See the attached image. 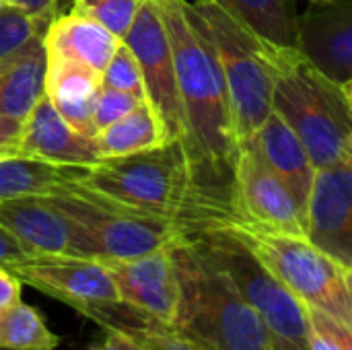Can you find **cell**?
Wrapping results in <instances>:
<instances>
[{"label": "cell", "mask_w": 352, "mask_h": 350, "mask_svg": "<svg viewBox=\"0 0 352 350\" xmlns=\"http://www.w3.org/2000/svg\"><path fill=\"white\" fill-rule=\"evenodd\" d=\"M307 316V350H352V326L314 307Z\"/></svg>", "instance_id": "obj_27"}, {"label": "cell", "mask_w": 352, "mask_h": 350, "mask_svg": "<svg viewBox=\"0 0 352 350\" xmlns=\"http://www.w3.org/2000/svg\"><path fill=\"white\" fill-rule=\"evenodd\" d=\"M70 167L27 157H0V202L21 196L52 194L72 179Z\"/></svg>", "instance_id": "obj_23"}, {"label": "cell", "mask_w": 352, "mask_h": 350, "mask_svg": "<svg viewBox=\"0 0 352 350\" xmlns=\"http://www.w3.org/2000/svg\"><path fill=\"white\" fill-rule=\"evenodd\" d=\"M45 196L80 227L91 258L101 262L138 258L167 248L184 235L169 221L118 210L76 192L70 184Z\"/></svg>", "instance_id": "obj_8"}, {"label": "cell", "mask_w": 352, "mask_h": 350, "mask_svg": "<svg viewBox=\"0 0 352 350\" xmlns=\"http://www.w3.org/2000/svg\"><path fill=\"white\" fill-rule=\"evenodd\" d=\"M305 217L307 241L352 268V159L316 169Z\"/></svg>", "instance_id": "obj_12"}, {"label": "cell", "mask_w": 352, "mask_h": 350, "mask_svg": "<svg viewBox=\"0 0 352 350\" xmlns=\"http://www.w3.org/2000/svg\"><path fill=\"white\" fill-rule=\"evenodd\" d=\"M122 41L134 52L142 68L146 101L161 116L169 138L186 144L188 149V126L177 89L173 54L165 25L153 0L142 2L132 29Z\"/></svg>", "instance_id": "obj_10"}, {"label": "cell", "mask_w": 352, "mask_h": 350, "mask_svg": "<svg viewBox=\"0 0 352 350\" xmlns=\"http://www.w3.org/2000/svg\"><path fill=\"white\" fill-rule=\"evenodd\" d=\"M60 336L47 328L45 318L31 305L19 301L0 307V350H54Z\"/></svg>", "instance_id": "obj_24"}, {"label": "cell", "mask_w": 352, "mask_h": 350, "mask_svg": "<svg viewBox=\"0 0 352 350\" xmlns=\"http://www.w3.org/2000/svg\"><path fill=\"white\" fill-rule=\"evenodd\" d=\"M87 350H140L134 342H130L128 338L113 334V332H105V336L97 342H93Z\"/></svg>", "instance_id": "obj_34"}, {"label": "cell", "mask_w": 352, "mask_h": 350, "mask_svg": "<svg viewBox=\"0 0 352 350\" xmlns=\"http://www.w3.org/2000/svg\"><path fill=\"white\" fill-rule=\"evenodd\" d=\"M231 202L235 221L307 239V217L303 204L274 173L264 167L252 142L237 146Z\"/></svg>", "instance_id": "obj_9"}, {"label": "cell", "mask_w": 352, "mask_h": 350, "mask_svg": "<svg viewBox=\"0 0 352 350\" xmlns=\"http://www.w3.org/2000/svg\"><path fill=\"white\" fill-rule=\"evenodd\" d=\"M23 285L58 299L68 307L85 303L118 301V291L101 260L76 256H31L8 266Z\"/></svg>", "instance_id": "obj_11"}, {"label": "cell", "mask_w": 352, "mask_h": 350, "mask_svg": "<svg viewBox=\"0 0 352 350\" xmlns=\"http://www.w3.org/2000/svg\"><path fill=\"white\" fill-rule=\"evenodd\" d=\"M23 283L6 268L0 266V307H8L21 301Z\"/></svg>", "instance_id": "obj_33"}, {"label": "cell", "mask_w": 352, "mask_h": 350, "mask_svg": "<svg viewBox=\"0 0 352 350\" xmlns=\"http://www.w3.org/2000/svg\"><path fill=\"white\" fill-rule=\"evenodd\" d=\"M6 8H12V0H0V14H2Z\"/></svg>", "instance_id": "obj_36"}, {"label": "cell", "mask_w": 352, "mask_h": 350, "mask_svg": "<svg viewBox=\"0 0 352 350\" xmlns=\"http://www.w3.org/2000/svg\"><path fill=\"white\" fill-rule=\"evenodd\" d=\"M140 103H142V99H138L130 93H122V91L101 87V91L97 95V103H95V116H93L95 130L99 132L101 128L118 122L120 118H124L126 113L136 109Z\"/></svg>", "instance_id": "obj_29"}, {"label": "cell", "mask_w": 352, "mask_h": 350, "mask_svg": "<svg viewBox=\"0 0 352 350\" xmlns=\"http://www.w3.org/2000/svg\"><path fill=\"white\" fill-rule=\"evenodd\" d=\"M258 41L272 76V111L303 142L314 167L352 159V83L332 80L297 47Z\"/></svg>", "instance_id": "obj_3"}, {"label": "cell", "mask_w": 352, "mask_h": 350, "mask_svg": "<svg viewBox=\"0 0 352 350\" xmlns=\"http://www.w3.org/2000/svg\"><path fill=\"white\" fill-rule=\"evenodd\" d=\"M122 41L93 19L66 12L54 17L43 33L47 58H72L99 72L107 66Z\"/></svg>", "instance_id": "obj_20"}, {"label": "cell", "mask_w": 352, "mask_h": 350, "mask_svg": "<svg viewBox=\"0 0 352 350\" xmlns=\"http://www.w3.org/2000/svg\"><path fill=\"white\" fill-rule=\"evenodd\" d=\"M227 225L303 307L320 309L352 326V268L305 237L274 233L243 221Z\"/></svg>", "instance_id": "obj_5"}, {"label": "cell", "mask_w": 352, "mask_h": 350, "mask_svg": "<svg viewBox=\"0 0 352 350\" xmlns=\"http://www.w3.org/2000/svg\"><path fill=\"white\" fill-rule=\"evenodd\" d=\"M297 50L332 80L352 83V0L309 2L299 14Z\"/></svg>", "instance_id": "obj_14"}, {"label": "cell", "mask_w": 352, "mask_h": 350, "mask_svg": "<svg viewBox=\"0 0 352 350\" xmlns=\"http://www.w3.org/2000/svg\"><path fill=\"white\" fill-rule=\"evenodd\" d=\"M70 186L118 210L169 221L184 233L235 221L231 196L200 184L186 144L177 140L74 169Z\"/></svg>", "instance_id": "obj_1"}, {"label": "cell", "mask_w": 352, "mask_h": 350, "mask_svg": "<svg viewBox=\"0 0 352 350\" xmlns=\"http://www.w3.org/2000/svg\"><path fill=\"white\" fill-rule=\"evenodd\" d=\"M186 12L210 43L221 66L237 146L250 142L272 111V76L262 58L258 35L206 0L186 2Z\"/></svg>", "instance_id": "obj_6"}, {"label": "cell", "mask_w": 352, "mask_h": 350, "mask_svg": "<svg viewBox=\"0 0 352 350\" xmlns=\"http://www.w3.org/2000/svg\"><path fill=\"white\" fill-rule=\"evenodd\" d=\"M309 2H334V0H309Z\"/></svg>", "instance_id": "obj_37"}, {"label": "cell", "mask_w": 352, "mask_h": 350, "mask_svg": "<svg viewBox=\"0 0 352 350\" xmlns=\"http://www.w3.org/2000/svg\"><path fill=\"white\" fill-rule=\"evenodd\" d=\"M250 142L264 167L274 173L305 208L316 167L297 134L274 111H270Z\"/></svg>", "instance_id": "obj_18"}, {"label": "cell", "mask_w": 352, "mask_h": 350, "mask_svg": "<svg viewBox=\"0 0 352 350\" xmlns=\"http://www.w3.org/2000/svg\"><path fill=\"white\" fill-rule=\"evenodd\" d=\"M264 41L297 47L299 12L295 0H206Z\"/></svg>", "instance_id": "obj_22"}, {"label": "cell", "mask_w": 352, "mask_h": 350, "mask_svg": "<svg viewBox=\"0 0 352 350\" xmlns=\"http://www.w3.org/2000/svg\"><path fill=\"white\" fill-rule=\"evenodd\" d=\"M101 72L72 58H47L45 97L56 111L80 134L95 136V103L101 91Z\"/></svg>", "instance_id": "obj_17"}, {"label": "cell", "mask_w": 352, "mask_h": 350, "mask_svg": "<svg viewBox=\"0 0 352 350\" xmlns=\"http://www.w3.org/2000/svg\"><path fill=\"white\" fill-rule=\"evenodd\" d=\"M270 350H307V347L289 342V340H280V338H272V347Z\"/></svg>", "instance_id": "obj_35"}, {"label": "cell", "mask_w": 352, "mask_h": 350, "mask_svg": "<svg viewBox=\"0 0 352 350\" xmlns=\"http://www.w3.org/2000/svg\"><path fill=\"white\" fill-rule=\"evenodd\" d=\"M58 6L60 0H12V8L25 12L27 17L50 25L54 17H58Z\"/></svg>", "instance_id": "obj_30"}, {"label": "cell", "mask_w": 352, "mask_h": 350, "mask_svg": "<svg viewBox=\"0 0 352 350\" xmlns=\"http://www.w3.org/2000/svg\"><path fill=\"white\" fill-rule=\"evenodd\" d=\"M23 120L0 116V157H16V140L21 134Z\"/></svg>", "instance_id": "obj_32"}, {"label": "cell", "mask_w": 352, "mask_h": 350, "mask_svg": "<svg viewBox=\"0 0 352 350\" xmlns=\"http://www.w3.org/2000/svg\"><path fill=\"white\" fill-rule=\"evenodd\" d=\"M186 239L212 262L258 314L272 338L307 347L305 307L276 281L254 252L229 229L227 223L184 233Z\"/></svg>", "instance_id": "obj_7"}, {"label": "cell", "mask_w": 352, "mask_h": 350, "mask_svg": "<svg viewBox=\"0 0 352 350\" xmlns=\"http://www.w3.org/2000/svg\"><path fill=\"white\" fill-rule=\"evenodd\" d=\"M101 159H118L128 155L146 153L171 142L161 116L148 101L120 118L118 122L101 128L93 136Z\"/></svg>", "instance_id": "obj_21"}, {"label": "cell", "mask_w": 352, "mask_h": 350, "mask_svg": "<svg viewBox=\"0 0 352 350\" xmlns=\"http://www.w3.org/2000/svg\"><path fill=\"white\" fill-rule=\"evenodd\" d=\"M113 278L120 301L171 326L177 311V278L169 245L157 252L103 262Z\"/></svg>", "instance_id": "obj_15"}, {"label": "cell", "mask_w": 352, "mask_h": 350, "mask_svg": "<svg viewBox=\"0 0 352 350\" xmlns=\"http://www.w3.org/2000/svg\"><path fill=\"white\" fill-rule=\"evenodd\" d=\"M144 0H72L70 12L93 19L120 41L132 29Z\"/></svg>", "instance_id": "obj_25"}, {"label": "cell", "mask_w": 352, "mask_h": 350, "mask_svg": "<svg viewBox=\"0 0 352 350\" xmlns=\"http://www.w3.org/2000/svg\"><path fill=\"white\" fill-rule=\"evenodd\" d=\"M47 25L27 17L16 8H6L0 14V60L23 45L31 35L45 31Z\"/></svg>", "instance_id": "obj_28"}, {"label": "cell", "mask_w": 352, "mask_h": 350, "mask_svg": "<svg viewBox=\"0 0 352 350\" xmlns=\"http://www.w3.org/2000/svg\"><path fill=\"white\" fill-rule=\"evenodd\" d=\"M27 258H31V254L4 227H0V266L8 268V266L23 262Z\"/></svg>", "instance_id": "obj_31"}, {"label": "cell", "mask_w": 352, "mask_h": 350, "mask_svg": "<svg viewBox=\"0 0 352 350\" xmlns=\"http://www.w3.org/2000/svg\"><path fill=\"white\" fill-rule=\"evenodd\" d=\"M173 54L188 126V153L202 186L231 196L237 136L217 56L186 12V0H153Z\"/></svg>", "instance_id": "obj_2"}, {"label": "cell", "mask_w": 352, "mask_h": 350, "mask_svg": "<svg viewBox=\"0 0 352 350\" xmlns=\"http://www.w3.org/2000/svg\"><path fill=\"white\" fill-rule=\"evenodd\" d=\"M0 227H4L31 256L91 258L80 227L45 194L0 202Z\"/></svg>", "instance_id": "obj_13"}, {"label": "cell", "mask_w": 352, "mask_h": 350, "mask_svg": "<svg viewBox=\"0 0 352 350\" xmlns=\"http://www.w3.org/2000/svg\"><path fill=\"white\" fill-rule=\"evenodd\" d=\"M14 155L70 169L91 167L101 161L93 136L74 130L45 95L23 120Z\"/></svg>", "instance_id": "obj_16"}, {"label": "cell", "mask_w": 352, "mask_h": 350, "mask_svg": "<svg viewBox=\"0 0 352 350\" xmlns=\"http://www.w3.org/2000/svg\"><path fill=\"white\" fill-rule=\"evenodd\" d=\"M101 85L105 89L130 93V95L146 101L142 68H140L134 52L124 41L116 47L113 56L109 58L107 66L103 68V72H101Z\"/></svg>", "instance_id": "obj_26"}, {"label": "cell", "mask_w": 352, "mask_h": 350, "mask_svg": "<svg viewBox=\"0 0 352 350\" xmlns=\"http://www.w3.org/2000/svg\"><path fill=\"white\" fill-rule=\"evenodd\" d=\"M43 33L31 35L12 54L0 60V116L25 120L45 95V45Z\"/></svg>", "instance_id": "obj_19"}, {"label": "cell", "mask_w": 352, "mask_h": 350, "mask_svg": "<svg viewBox=\"0 0 352 350\" xmlns=\"http://www.w3.org/2000/svg\"><path fill=\"white\" fill-rule=\"evenodd\" d=\"M169 254L177 278L171 328L202 350H270L272 334L233 283L179 235Z\"/></svg>", "instance_id": "obj_4"}]
</instances>
